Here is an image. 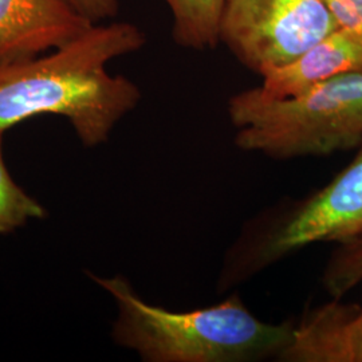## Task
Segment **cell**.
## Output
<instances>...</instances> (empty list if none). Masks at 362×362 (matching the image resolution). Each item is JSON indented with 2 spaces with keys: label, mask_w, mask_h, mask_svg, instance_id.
<instances>
[{
  "label": "cell",
  "mask_w": 362,
  "mask_h": 362,
  "mask_svg": "<svg viewBox=\"0 0 362 362\" xmlns=\"http://www.w3.org/2000/svg\"><path fill=\"white\" fill-rule=\"evenodd\" d=\"M145 34L129 22L97 23L52 54L0 66V129L39 115L65 117L88 148L105 144L141 101L140 88L106 65L137 52Z\"/></svg>",
  "instance_id": "1"
},
{
  "label": "cell",
  "mask_w": 362,
  "mask_h": 362,
  "mask_svg": "<svg viewBox=\"0 0 362 362\" xmlns=\"http://www.w3.org/2000/svg\"><path fill=\"white\" fill-rule=\"evenodd\" d=\"M89 276L116 303L113 341L137 353L143 361L279 360L293 338L294 320L264 322L238 294L209 308L172 311L144 300L121 275Z\"/></svg>",
  "instance_id": "2"
},
{
  "label": "cell",
  "mask_w": 362,
  "mask_h": 362,
  "mask_svg": "<svg viewBox=\"0 0 362 362\" xmlns=\"http://www.w3.org/2000/svg\"><path fill=\"white\" fill-rule=\"evenodd\" d=\"M238 129L233 143L274 160L322 157L362 144V73L330 78L285 100L264 97L258 88L228 100Z\"/></svg>",
  "instance_id": "3"
},
{
  "label": "cell",
  "mask_w": 362,
  "mask_h": 362,
  "mask_svg": "<svg viewBox=\"0 0 362 362\" xmlns=\"http://www.w3.org/2000/svg\"><path fill=\"white\" fill-rule=\"evenodd\" d=\"M362 233V148L333 180L308 197L279 203L248 220L226 251L220 293L317 243H341Z\"/></svg>",
  "instance_id": "4"
},
{
  "label": "cell",
  "mask_w": 362,
  "mask_h": 362,
  "mask_svg": "<svg viewBox=\"0 0 362 362\" xmlns=\"http://www.w3.org/2000/svg\"><path fill=\"white\" fill-rule=\"evenodd\" d=\"M325 0H226L219 38L260 77L338 30Z\"/></svg>",
  "instance_id": "5"
},
{
  "label": "cell",
  "mask_w": 362,
  "mask_h": 362,
  "mask_svg": "<svg viewBox=\"0 0 362 362\" xmlns=\"http://www.w3.org/2000/svg\"><path fill=\"white\" fill-rule=\"evenodd\" d=\"M93 25L70 0H0V66L58 49Z\"/></svg>",
  "instance_id": "6"
},
{
  "label": "cell",
  "mask_w": 362,
  "mask_h": 362,
  "mask_svg": "<svg viewBox=\"0 0 362 362\" xmlns=\"http://www.w3.org/2000/svg\"><path fill=\"white\" fill-rule=\"evenodd\" d=\"M278 361L362 362V308L334 299L296 322Z\"/></svg>",
  "instance_id": "7"
},
{
  "label": "cell",
  "mask_w": 362,
  "mask_h": 362,
  "mask_svg": "<svg viewBox=\"0 0 362 362\" xmlns=\"http://www.w3.org/2000/svg\"><path fill=\"white\" fill-rule=\"evenodd\" d=\"M345 73H362V35L339 27L290 64L266 71L258 89L272 100L294 98Z\"/></svg>",
  "instance_id": "8"
},
{
  "label": "cell",
  "mask_w": 362,
  "mask_h": 362,
  "mask_svg": "<svg viewBox=\"0 0 362 362\" xmlns=\"http://www.w3.org/2000/svg\"><path fill=\"white\" fill-rule=\"evenodd\" d=\"M172 13V37L185 49L207 50L220 43V16L226 0H164Z\"/></svg>",
  "instance_id": "9"
},
{
  "label": "cell",
  "mask_w": 362,
  "mask_h": 362,
  "mask_svg": "<svg viewBox=\"0 0 362 362\" xmlns=\"http://www.w3.org/2000/svg\"><path fill=\"white\" fill-rule=\"evenodd\" d=\"M322 286L332 299H342L362 282V233L337 243L322 272Z\"/></svg>",
  "instance_id": "10"
},
{
  "label": "cell",
  "mask_w": 362,
  "mask_h": 362,
  "mask_svg": "<svg viewBox=\"0 0 362 362\" xmlns=\"http://www.w3.org/2000/svg\"><path fill=\"white\" fill-rule=\"evenodd\" d=\"M0 129V233H13L30 220L45 219L46 209L26 194L6 168L3 158V136Z\"/></svg>",
  "instance_id": "11"
},
{
  "label": "cell",
  "mask_w": 362,
  "mask_h": 362,
  "mask_svg": "<svg viewBox=\"0 0 362 362\" xmlns=\"http://www.w3.org/2000/svg\"><path fill=\"white\" fill-rule=\"evenodd\" d=\"M78 13L89 22L97 25L107 19H113L119 10L121 0H70Z\"/></svg>",
  "instance_id": "12"
},
{
  "label": "cell",
  "mask_w": 362,
  "mask_h": 362,
  "mask_svg": "<svg viewBox=\"0 0 362 362\" xmlns=\"http://www.w3.org/2000/svg\"><path fill=\"white\" fill-rule=\"evenodd\" d=\"M353 6V10L357 15V19H358V23L362 28V0H349Z\"/></svg>",
  "instance_id": "13"
}]
</instances>
